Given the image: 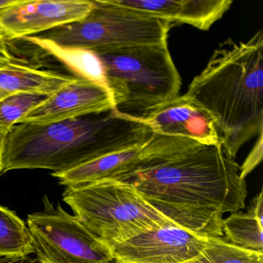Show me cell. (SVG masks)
<instances>
[{"mask_svg":"<svg viewBox=\"0 0 263 263\" xmlns=\"http://www.w3.org/2000/svg\"><path fill=\"white\" fill-rule=\"evenodd\" d=\"M147 143L99 157L64 172H53L52 176L58 178L60 184L66 187L104 180L118 181L135 168Z\"/></svg>","mask_w":263,"mask_h":263,"instance_id":"obj_13","label":"cell"},{"mask_svg":"<svg viewBox=\"0 0 263 263\" xmlns=\"http://www.w3.org/2000/svg\"><path fill=\"white\" fill-rule=\"evenodd\" d=\"M92 4L91 11L81 21L32 36L63 48L93 53L167 42L172 24L168 21L123 8L111 0H95Z\"/></svg>","mask_w":263,"mask_h":263,"instance_id":"obj_6","label":"cell"},{"mask_svg":"<svg viewBox=\"0 0 263 263\" xmlns=\"http://www.w3.org/2000/svg\"><path fill=\"white\" fill-rule=\"evenodd\" d=\"M210 238L181 226H167L108 248L115 263H187L201 255Z\"/></svg>","mask_w":263,"mask_h":263,"instance_id":"obj_8","label":"cell"},{"mask_svg":"<svg viewBox=\"0 0 263 263\" xmlns=\"http://www.w3.org/2000/svg\"><path fill=\"white\" fill-rule=\"evenodd\" d=\"M154 133L140 117L117 109L51 124H17L6 138L3 174L21 169L64 172L142 145Z\"/></svg>","mask_w":263,"mask_h":263,"instance_id":"obj_2","label":"cell"},{"mask_svg":"<svg viewBox=\"0 0 263 263\" xmlns=\"http://www.w3.org/2000/svg\"><path fill=\"white\" fill-rule=\"evenodd\" d=\"M262 158V133L258 135V140L254 146L251 153L246 158L244 164L241 166L240 176L246 179V176L259 164Z\"/></svg>","mask_w":263,"mask_h":263,"instance_id":"obj_20","label":"cell"},{"mask_svg":"<svg viewBox=\"0 0 263 263\" xmlns=\"http://www.w3.org/2000/svg\"><path fill=\"white\" fill-rule=\"evenodd\" d=\"M115 108L140 117L178 96L181 80L167 42L95 53Z\"/></svg>","mask_w":263,"mask_h":263,"instance_id":"obj_4","label":"cell"},{"mask_svg":"<svg viewBox=\"0 0 263 263\" xmlns=\"http://www.w3.org/2000/svg\"><path fill=\"white\" fill-rule=\"evenodd\" d=\"M34 253L25 221L8 208L0 205V257Z\"/></svg>","mask_w":263,"mask_h":263,"instance_id":"obj_17","label":"cell"},{"mask_svg":"<svg viewBox=\"0 0 263 263\" xmlns=\"http://www.w3.org/2000/svg\"><path fill=\"white\" fill-rule=\"evenodd\" d=\"M77 78L52 70L11 64L0 68V90L7 93L51 96Z\"/></svg>","mask_w":263,"mask_h":263,"instance_id":"obj_14","label":"cell"},{"mask_svg":"<svg viewBox=\"0 0 263 263\" xmlns=\"http://www.w3.org/2000/svg\"><path fill=\"white\" fill-rule=\"evenodd\" d=\"M63 200L107 247L158 228L178 226L127 182L104 180L67 186Z\"/></svg>","mask_w":263,"mask_h":263,"instance_id":"obj_5","label":"cell"},{"mask_svg":"<svg viewBox=\"0 0 263 263\" xmlns=\"http://www.w3.org/2000/svg\"><path fill=\"white\" fill-rule=\"evenodd\" d=\"M92 7L88 0H18L0 10V32L7 41L22 40L81 21Z\"/></svg>","mask_w":263,"mask_h":263,"instance_id":"obj_9","label":"cell"},{"mask_svg":"<svg viewBox=\"0 0 263 263\" xmlns=\"http://www.w3.org/2000/svg\"><path fill=\"white\" fill-rule=\"evenodd\" d=\"M114 263H115V262H114Z\"/></svg>","mask_w":263,"mask_h":263,"instance_id":"obj_26","label":"cell"},{"mask_svg":"<svg viewBox=\"0 0 263 263\" xmlns=\"http://www.w3.org/2000/svg\"><path fill=\"white\" fill-rule=\"evenodd\" d=\"M22 40L36 46L59 61L75 78L89 80L107 87L102 66L95 53L78 49L63 48L35 36H28Z\"/></svg>","mask_w":263,"mask_h":263,"instance_id":"obj_16","label":"cell"},{"mask_svg":"<svg viewBox=\"0 0 263 263\" xmlns=\"http://www.w3.org/2000/svg\"><path fill=\"white\" fill-rule=\"evenodd\" d=\"M44 210L30 214L27 226L42 263H114L110 249L74 215L45 196Z\"/></svg>","mask_w":263,"mask_h":263,"instance_id":"obj_7","label":"cell"},{"mask_svg":"<svg viewBox=\"0 0 263 263\" xmlns=\"http://www.w3.org/2000/svg\"><path fill=\"white\" fill-rule=\"evenodd\" d=\"M6 138L7 135L0 133V175H3V158H4V147H5Z\"/></svg>","mask_w":263,"mask_h":263,"instance_id":"obj_23","label":"cell"},{"mask_svg":"<svg viewBox=\"0 0 263 263\" xmlns=\"http://www.w3.org/2000/svg\"><path fill=\"white\" fill-rule=\"evenodd\" d=\"M14 63L15 59L10 53L7 41L4 39L0 32V68Z\"/></svg>","mask_w":263,"mask_h":263,"instance_id":"obj_21","label":"cell"},{"mask_svg":"<svg viewBox=\"0 0 263 263\" xmlns=\"http://www.w3.org/2000/svg\"><path fill=\"white\" fill-rule=\"evenodd\" d=\"M0 263H42L37 258L30 255L0 257Z\"/></svg>","mask_w":263,"mask_h":263,"instance_id":"obj_22","label":"cell"},{"mask_svg":"<svg viewBox=\"0 0 263 263\" xmlns=\"http://www.w3.org/2000/svg\"><path fill=\"white\" fill-rule=\"evenodd\" d=\"M262 192L249 203L248 212H235L223 218V239L248 250L263 252Z\"/></svg>","mask_w":263,"mask_h":263,"instance_id":"obj_15","label":"cell"},{"mask_svg":"<svg viewBox=\"0 0 263 263\" xmlns=\"http://www.w3.org/2000/svg\"><path fill=\"white\" fill-rule=\"evenodd\" d=\"M115 109L111 93L107 87L77 78L48 97L39 107L24 117L19 124H51L99 115Z\"/></svg>","mask_w":263,"mask_h":263,"instance_id":"obj_10","label":"cell"},{"mask_svg":"<svg viewBox=\"0 0 263 263\" xmlns=\"http://www.w3.org/2000/svg\"><path fill=\"white\" fill-rule=\"evenodd\" d=\"M235 159L223 142L154 133L135 168L118 181L132 184L178 226L222 238L223 214L244 209L248 195Z\"/></svg>","mask_w":263,"mask_h":263,"instance_id":"obj_1","label":"cell"},{"mask_svg":"<svg viewBox=\"0 0 263 263\" xmlns=\"http://www.w3.org/2000/svg\"><path fill=\"white\" fill-rule=\"evenodd\" d=\"M184 96L212 117L235 158L242 145L262 133V31L246 43H221Z\"/></svg>","mask_w":263,"mask_h":263,"instance_id":"obj_3","label":"cell"},{"mask_svg":"<svg viewBox=\"0 0 263 263\" xmlns=\"http://www.w3.org/2000/svg\"><path fill=\"white\" fill-rule=\"evenodd\" d=\"M144 16L189 24L207 31L229 10L231 0H111Z\"/></svg>","mask_w":263,"mask_h":263,"instance_id":"obj_12","label":"cell"},{"mask_svg":"<svg viewBox=\"0 0 263 263\" xmlns=\"http://www.w3.org/2000/svg\"><path fill=\"white\" fill-rule=\"evenodd\" d=\"M48 96L36 93H12L0 101V133L7 135L30 112L42 104Z\"/></svg>","mask_w":263,"mask_h":263,"instance_id":"obj_19","label":"cell"},{"mask_svg":"<svg viewBox=\"0 0 263 263\" xmlns=\"http://www.w3.org/2000/svg\"><path fill=\"white\" fill-rule=\"evenodd\" d=\"M187 263H263V252L238 247L220 237H211L201 255Z\"/></svg>","mask_w":263,"mask_h":263,"instance_id":"obj_18","label":"cell"},{"mask_svg":"<svg viewBox=\"0 0 263 263\" xmlns=\"http://www.w3.org/2000/svg\"><path fill=\"white\" fill-rule=\"evenodd\" d=\"M140 118L159 135L189 138L204 144L222 142L212 117L184 95L149 109Z\"/></svg>","mask_w":263,"mask_h":263,"instance_id":"obj_11","label":"cell"},{"mask_svg":"<svg viewBox=\"0 0 263 263\" xmlns=\"http://www.w3.org/2000/svg\"><path fill=\"white\" fill-rule=\"evenodd\" d=\"M9 95H10V93H7V92L4 91V90H0V101L4 99V98H7Z\"/></svg>","mask_w":263,"mask_h":263,"instance_id":"obj_25","label":"cell"},{"mask_svg":"<svg viewBox=\"0 0 263 263\" xmlns=\"http://www.w3.org/2000/svg\"><path fill=\"white\" fill-rule=\"evenodd\" d=\"M18 0H0V10L16 4Z\"/></svg>","mask_w":263,"mask_h":263,"instance_id":"obj_24","label":"cell"}]
</instances>
